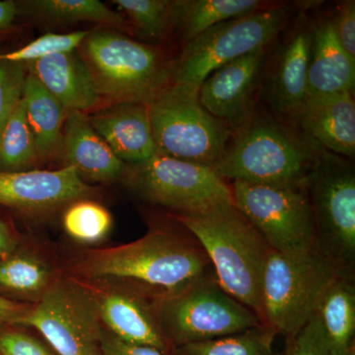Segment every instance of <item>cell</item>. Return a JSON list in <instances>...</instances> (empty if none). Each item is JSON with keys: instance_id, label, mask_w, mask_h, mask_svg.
<instances>
[{"instance_id": "cell-16", "label": "cell", "mask_w": 355, "mask_h": 355, "mask_svg": "<svg viewBox=\"0 0 355 355\" xmlns=\"http://www.w3.org/2000/svg\"><path fill=\"white\" fill-rule=\"evenodd\" d=\"M87 118L96 132L125 164H139L157 154L146 105H104L88 114Z\"/></svg>"}, {"instance_id": "cell-40", "label": "cell", "mask_w": 355, "mask_h": 355, "mask_svg": "<svg viewBox=\"0 0 355 355\" xmlns=\"http://www.w3.org/2000/svg\"><path fill=\"white\" fill-rule=\"evenodd\" d=\"M343 355H355V343L350 345L349 349Z\"/></svg>"}, {"instance_id": "cell-29", "label": "cell", "mask_w": 355, "mask_h": 355, "mask_svg": "<svg viewBox=\"0 0 355 355\" xmlns=\"http://www.w3.org/2000/svg\"><path fill=\"white\" fill-rule=\"evenodd\" d=\"M275 331L266 326L236 335L177 347L178 355H275Z\"/></svg>"}, {"instance_id": "cell-23", "label": "cell", "mask_w": 355, "mask_h": 355, "mask_svg": "<svg viewBox=\"0 0 355 355\" xmlns=\"http://www.w3.org/2000/svg\"><path fill=\"white\" fill-rule=\"evenodd\" d=\"M21 101L42 164L60 158L69 112L28 71Z\"/></svg>"}, {"instance_id": "cell-7", "label": "cell", "mask_w": 355, "mask_h": 355, "mask_svg": "<svg viewBox=\"0 0 355 355\" xmlns=\"http://www.w3.org/2000/svg\"><path fill=\"white\" fill-rule=\"evenodd\" d=\"M314 248L343 277L354 279L355 172L352 163L323 149L307 181Z\"/></svg>"}, {"instance_id": "cell-25", "label": "cell", "mask_w": 355, "mask_h": 355, "mask_svg": "<svg viewBox=\"0 0 355 355\" xmlns=\"http://www.w3.org/2000/svg\"><path fill=\"white\" fill-rule=\"evenodd\" d=\"M263 7L258 0H174L173 33L184 44L219 23Z\"/></svg>"}, {"instance_id": "cell-38", "label": "cell", "mask_w": 355, "mask_h": 355, "mask_svg": "<svg viewBox=\"0 0 355 355\" xmlns=\"http://www.w3.org/2000/svg\"><path fill=\"white\" fill-rule=\"evenodd\" d=\"M28 308L0 295V323L15 324Z\"/></svg>"}, {"instance_id": "cell-27", "label": "cell", "mask_w": 355, "mask_h": 355, "mask_svg": "<svg viewBox=\"0 0 355 355\" xmlns=\"http://www.w3.org/2000/svg\"><path fill=\"white\" fill-rule=\"evenodd\" d=\"M127 19L132 38L159 43L173 33L174 0H114Z\"/></svg>"}, {"instance_id": "cell-14", "label": "cell", "mask_w": 355, "mask_h": 355, "mask_svg": "<svg viewBox=\"0 0 355 355\" xmlns=\"http://www.w3.org/2000/svg\"><path fill=\"white\" fill-rule=\"evenodd\" d=\"M268 48L221 65L200 85L203 108L237 130L254 112V99L263 81Z\"/></svg>"}, {"instance_id": "cell-18", "label": "cell", "mask_w": 355, "mask_h": 355, "mask_svg": "<svg viewBox=\"0 0 355 355\" xmlns=\"http://www.w3.org/2000/svg\"><path fill=\"white\" fill-rule=\"evenodd\" d=\"M60 158L87 183H109L123 177L128 165L110 148L89 123L87 114L69 112Z\"/></svg>"}, {"instance_id": "cell-11", "label": "cell", "mask_w": 355, "mask_h": 355, "mask_svg": "<svg viewBox=\"0 0 355 355\" xmlns=\"http://www.w3.org/2000/svg\"><path fill=\"white\" fill-rule=\"evenodd\" d=\"M233 202L272 251L314 247V223L307 183L266 184L233 182Z\"/></svg>"}, {"instance_id": "cell-19", "label": "cell", "mask_w": 355, "mask_h": 355, "mask_svg": "<svg viewBox=\"0 0 355 355\" xmlns=\"http://www.w3.org/2000/svg\"><path fill=\"white\" fill-rule=\"evenodd\" d=\"M26 69L69 113L88 114L103 106L90 70L77 51L50 55Z\"/></svg>"}, {"instance_id": "cell-37", "label": "cell", "mask_w": 355, "mask_h": 355, "mask_svg": "<svg viewBox=\"0 0 355 355\" xmlns=\"http://www.w3.org/2000/svg\"><path fill=\"white\" fill-rule=\"evenodd\" d=\"M101 349L103 355H167L155 347L132 345L116 336H102Z\"/></svg>"}, {"instance_id": "cell-20", "label": "cell", "mask_w": 355, "mask_h": 355, "mask_svg": "<svg viewBox=\"0 0 355 355\" xmlns=\"http://www.w3.org/2000/svg\"><path fill=\"white\" fill-rule=\"evenodd\" d=\"M354 83L355 60L340 46L331 17L314 21L306 100L354 92Z\"/></svg>"}, {"instance_id": "cell-30", "label": "cell", "mask_w": 355, "mask_h": 355, "mask_svg": "<svg viewBox=\"0 0 355 355\" xmlns=\"http://www.w3.org/2000/svg\"><path fill=\"white\" fill-rule=\"evenodd\" d=\"M62 224L72 239L83 244H94L109 234L113 217L100 203L83 198L67 205Z\"/></svg>"}, {"instance_id": "cell-12", "label": "cell", "mask_w": 355, "mask_h": 355, "mask_svg": "<svg viewBox=\"0 0 355 355\" xmlns=\"http://www.w3.org/2000/svg\"><path fill=\"white\" fill-rule=\"evenodd\" d=\"M94 296L72 280L51 284L15 324L36 329L60 355H103Z\"/></svg>"}, {"instance_id": "cell-8", "label": "cell", "mask_w": 355, "mask_h": 355, "mask_svg": "<svg viewBox=\"0 0 355 355\" xmlns=\"http://www.w3.org/2000/svg\"><path fill=\"white\" fill-rule=\"evenodd\" d=\"M155 312L165 338L178 347L265 326L256 313L224 291L216 277L160 298Z\"/></svg>"}, {"instance_id": "cell-13", "label": "cell", "mask_w": 355, "mask_h": 355, "mask_svg": "<svg viewBox=\"0 0 355 355\" xmlns=\"http://www.w3.org/2000/svg\"><path fill=\"white\" fill-rule=\"evenodd\" d=\"M313 22L299 14L282 31L273 57L266 60L261 92L280 118L293 121L306 101Z\"/></svg>"}, {"instance_id": "cell-36", "label": "cell", "mask_w": 355, "mask_h": 355, "mask_svg": "<svg viewBox=\"0 0 355 355\" xmlns=\"http://www.w3.org/2000/svg\"><path fill=\"white\" fill-rule=\"evenodd\" d=\"M22 25L17 0H0V46L14 38Z\"/></svg>"}, {"instance_id": "cell-5", "label": "cell", "mask_w": 355, "mask_h": 355, "mask_svg": "<svg viewBox=\"0 0 355 355\" xmlns=\"http://www.w3.org/2000/svg\"><path fill=\"white\" fill-rule=\"evenodd\" d=\"M338 275L335 266L314 247L270 251L261 282V321L275 333H297L316 315L324 292Z\"/></svg>"}, {"instance_id": "cell-28", "label": "cell", "mask_w": 355, "mask_h": 355, "mask_svg": "<svg viewBox=\"0 0 355 355\" xmlns=\"http://www.w3.org/2000/svg\"><path fill=\"white\" fill-rule=\"evenodd\" d=\"M51 284L50 268L36 257L11 254L0 260L2 291L40 299Z\"/></svg>"}, {"instance_id": "cell-22", "label": "cell", "mask_w": 355, "mask_h": 355, "mask_svg": "<svg viewBox=\"0 0 355 355\" xmlns=\"http://www.w3.org/2000/svg\"><path fill=\"white\" fill-rule=\"evenodd\" d=\"M23 22L48 27L90 23L132 37L127 19L99 0H17Z\"/></svg>"}, {"instance_id": "cell-9", "label": "cell", "mask_w": 355, "mask_h": 355, "mask_svg": "<svg viewBox=\"0 0 355 355\" xmlns=\"http://www.w3.org/2000/svg\"><path fill=\"white\" fill-rule=\"evenodd\" d=\"M291 16L287 6L261 7L209 28L184 44L175 60V81L200 86L221 65L268 48L286 29Z\"/></svg>"}, {"instance_id": "cell-21", "label": "cell", "mask_w": 355, "mask_h": 355, "mask_svg": "<svg viewBox=\"0 0 355 355\" xmlns=\"http://www.w3.org/2000/svg\"><path fill=\"white\" fill-rule=\"evenodd\" d=\"M100 320L114 336L132 345H148L167 354L170 343L159 326L156 312L141 299L123 292L95 297Z\"/></svg>"}, {"instance_id": "cell-35", "label": "cell", "mask_w": 355, "mask_h": 355, "mask_svg": "<svg viewBox=\"0 0 355 355\" xmlns=\"http://www.w3.org/2000/svg\"><path fill=\"white\" fill-rule=\"evenodd\" d=\"M0 354L50 355L38 340L20 331L0 334Z\"/></svg>"}, {"instance_id": "cell-34", "label": "cell", "mask_w": 355, "mask_h": 355, "mask_svg": "<svg viewBox=\"0 0 355 355\" xmlns=\"http://www.w3.org/2000/svg\"><path fill=\"white\" fill-rule=\"evenodd\" d=\"M336 38L345 53L355 60V1H343L331 17Z\"/></svg>"}, {"instance_id": "cell-3", "label": "cell", "mask_w": 355, "mask_h": 355, "mask_svg": "<svg viewBox=\"0 0 355 355\" xmlns=\"http://www.w3.org/2000/svg\"><path fill=\"white\" fill-rule=\"evenodd\" d=\"M175 217L202 248L221 288L261 320V282L272 249L257 229L234 203Z\"/></svg>"}, {"instance_id": "cell-39", "label": "cell", "mask_w": 355, "mask_h": 355, "mask_svg": "<svg viewBox=\"0 0 355 355\" xmlns=\"http://www.w3.org/2000/svg\"><path fill=\"white\" fill-rule=\"evenodd\" d=\"M16 239L10 226L0 217V260L13 253Z\"/></svg>"}, {"instance_id": "cell-1", "label": "cell", "mask_w": 355, "mask_h": 355, "mask_svg": "<svg viewBox=\"0 0 355 355\" xmlns=\"http://www.w3.org/2000/svg\"><path fill=\"white\" fill-rule=\"evenodd\" d=\"M78 268L93 279L135 282L158 292L161 298L174 295L200 279L216 277L198 242L163 230H154L128 244L91 252Z\"/></svg>"}, {"instance_id": "cell-26", "label": "cell", "mask_w": 355, "mask_h": 355, "mask_svg": "<svg viewBox=\"0 0 355 355\" xmlns=\"http://www.w3.org/2000/svg\"><path fill=\"white\" fill-rule=\"evenodd\" d=\"M41 164L21 101L0 130V172L28 171Z\"/></svg>"}, {"instance_id": "cell-33", "label": "cell", "mask_w": 355, "mask_h": 355, "mask_svg": "<svg viewBox=\"0 0 355 355\" xmlns=\"http://www.w3.org/2000/svg\"><path fill=\"white\" fill-rule=\"evenodd\" d=\"M288 338L284 355H330L328 340L317 314Z\"/></svg>"}, {"instance_id": "cell-2", "label": "cell", "mask_w": 355, "mask_h": 355, "mask_svg": "<svg viewBox=\"0 0 355 355\" xmlns=\"http://www.w3.org/2000/svg\"><path fill=\"white\" fill-rule=\"evenodd\" d=\"M104 105L148 106L175 81V60L156 44L137 41L116 30H89L79 46Z\"/></svg>"}, {"instance_id": "cell-32", "label": "cell", "mask_w": 355, "mask_h": 355, "mask_svg": "<svg viewBox=\"0 0 355 355\" xmlns=\"http://www.w3.org/2000/svg\"><path fill=\"white\" fill-rule=\"evenodd\" d=\"M27 69L0 53V130L6 125L22 99Z\"/></svg>"}, {"instance_id": "cell-17", "label": "cell", "mask_w": 355, "mask_h": 355, "mask_svg": "<svg viewBox=\"0 0 355 355\" xmlns=\"http://www.w3.org/2000/svg\"><path fill=\"white\" fill-rule=\"evenodd\" d=\"M293 121L329 153L352 159L355 154L354 92L306 100Z\"/></svg>"}, {"instance_id": "cell-6", "label": "cell", "mask_w": 355, "mask_h": 355, "mask_svg": "<svg viewBox=\"0 0 355 355\" xmlns=\"http://www.w3.org/2000/svg\"><path fill=\"white\" fill-rule=\"evenodd\" d=\"M200 86L176 83L148 105L157 153L214 167L223 158L234 130L203 108Z\"/></svg>"}, {"instance_id": "cell-15", "label": "cell", "mask_w": 355, "mask_h": 355, "mask_svg": "<svg viewBox=\"0 0 355 355\" xmlns=\"http://www.w3.org/2000/svg\"><path fill=\"white\" fill-rule=\"evenodd\" d=\"M94 193L71 166L0 172V205L24 214L51 212Z\"/></svg>"}, {"instance_id": "cell-31", "label": "cell", "mask_w": 355, "mask_h": 355, "mask_svg": "<svg viewBox=\"0 0 355 355\" xmlns=\"http://www.w3.org/2000/svg\"><path fill=\"white\" fill-rule=\"evenodd\" d=\"M89 30L69 33L48 32L19 49L1 53L2 57L12 62L29 64L50 55L78 50Z\"/></svg>"}, {"instance_id": "cell-24", "label": "cell", "mask_w": 355, "mask_h": 355, "mask_svg": "<svg viewBox=\"0 0 355 355\" xmlns=\"http://www.w3.org/2000/svg\"><path fill=\"white\" fill-rule=\"evenodd\" d=\"M330 355H343L355 343V286L352 277L338 275L317 310Z\"/></svg>"}, {"instance_id": "cell-4", "label": "cell", "mask_w": 355, "mask_h": 355, "mask_svg": "<svg viewBox=\"0 0 355 355\" xmlns=\"http://www.w3.org/2000/svg\"><path fill=\"white\" fill-rule=\"evenodd\" d=\"M323 147L268 116L252 114L214 168L221 179L266 184L307 183Z\"/></svg>"}, {"instance_id": "cell-10", "label": "cell", "mask_w": 355, "mask_h": 355, "mask_svg": "<svg viewBox=\"0 0 355 355\" xmlns=\"http://www.w3.org/2000/svg\"><path fill=\"white\" fill-rule=\"evenodd\" d=\"M123 177L149 202L191 216L233 205L232 191L212 168L156 154L128 165Z\"/></svg>"}]
</instances>
